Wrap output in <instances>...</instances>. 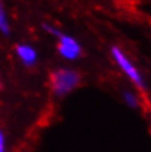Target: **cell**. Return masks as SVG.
<instances>
[{
	"mask_svg": "<svg viewBox=\"0 0 151 152\" xmlns=\"http://www.w3.org/2000/svg\"><path fill=\"white\" fill-rule=\"evenodd\" d=\"M123 98H125V101L128 102V105L129 107H138V99H136V96L132 94V92H129V91H125L123 92Z\"/></svg>",
	"mask_w": 151,
	"mask_h": 152,
	"instance_id": "6",
	"label": "cell"
},
{
	"mask_svg": "<svg viewBox=\"0 0 151 152\" xmlns=\"http://www.w3.org/2000/svg\"><path fill=\"white\" fill-rule=\"evenodd\" d=\"M112 56H113V58L116 60V63L119 64V67L123 70V73L128 76V77L132 80V82L136 85V86H138V88H144V80H142V76L139 75L138 69H136L132 63L129 61V58L125 56V53H123L120 48L113 47V48H112Z\"/></svg>",
	"mask_w": 151,
	"mask_h": 152,
	"instance_id": "3",
	"label": "cell"
},
{
	"mask_svg": "<svg viewBox=\"0 0 151 152\" xmlns=\"http://www.w3.org/2000/svg\"><path fill=\"white\" fill-rule=\"evenodd\" d=\"M16 53H18L19 58L22 60V63L27 64V66L34 64L35 60H37V53H35V50L31 45H25V44L18 45L16 47Z\"/></svg>",
	"mask_w": 151,
	"mask_h": 152,
	"instance_id": "4",
	"label": "cell"
},
{
	"mask_svg": "<svg viewBox=\"0 0 151 152\" xmlns=\"http://www.w3.org/2000/svg\"><path fill=\"white\" fill-rule=\"evenodd\" d=\"M46 31H49L50 34H53L55 37H57L59 39V53L60 56L68 58V60H75L79 57L81 54V45L78 44V41L74 39L69 35H65L62 34L60 31L55 29L53 26H49V25H44Z\"/></svg>",
	"mask_w": 151,
	"mask_h": 152,
	"instance_id": "2",
	"label": "cell"
},
{
	"mask_svg": "<svg viewBox=\"0 0 151 152\" xmlns=\"http://www.w3.org/2000/svg\"><path fill=\"white\" fill-rule=\"evenodd\" d=\"M0 31H1L4 35H7L9 31H10V28H9V22H7L6 13H4V9H3L1 4H0Z\"/></svg>",
	"mask_w": 151,
	"mask_h": 152,
	"instance_id": "5",
	"label": "cell"
},
{
	"mask_svg": "<svg viewBox=\"0 0 151 152\" xmlns=\"http://www.w3.org/2000/svg\"><path fill=\"white\" fill-rule=\"evenodd\" d=\"M52 89L57 96L68 95L79 83V75L71 69H59L50 75Z\"/></svg>",
	"mask_w": 151,
	"mask_h": 152,
	"instance_id": "1",
	"label": "cell"
},
{
	"mask_svg": "<svg viewBox=\"0 0 151 152\" xmlns=\"http://www.w3.org/2000/svg\"><path fill=\"white\" fill-rule=\"evenodd\" d=\"M0 152H6V137L3 132H0Z\"/></svg>",
	"mask_w": 151,
	"mask_h": 152,
	"instance_id": "7",
	"label": "cell"
}]
</instances>
